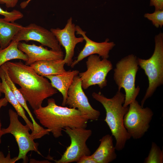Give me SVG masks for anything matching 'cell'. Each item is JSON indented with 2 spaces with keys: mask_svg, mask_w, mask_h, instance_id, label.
<instances>
[{
  "mask_svg": "<svg viewBox=\"0 0 163 163\" xmlns=\"http://www.w3.org/2000/svg\"><path fill=\"white\" fill-rule=\"evenodd\" d=\"M2 66L12 81L34 110L42 106L44 100L58 93L46 77L38 74L30 66L21 62H7Z\"/></svg>",
  "mask_w": 163,
  "mask_h": 163,
  "instance_id": "obj_1",
  "label": "cell"
},
{
  "mask_svg": "<svg viewBox=\"0 0 163 163\" xmlns=\"http://www.w3.org/2000/svg\"><path fill=\"white\" fill-rule=\"evenodd\" d=\"M34 113L40 123L49 129L55 138L62 136V131L66 127L86 128L89 120L77 109L57 105L53 98L48 99L46 106H41Z\"/></svg>",
  "mask_w": 163,
  "mask_h": 163,
  "instance_id": "obj_2",
  "label": "cell"
},
{
  "mask_svg": "<svg viewBox=\"0 0 163 163\" xmlns=\"http://www.w3.org/2000/svg\"><path fill=\"white\" fill-rule=\"evenodd\" d=\"M92 96L101 103L105 109L106 115L104 121L115 139L116 150H122L127 141L131 138L123 125V118L129 108V106L124 107L123 106L125 94L118 91L111 98H108L100 93L95 92L92 93Z\"/></svg>",
  "mask_w": 163,
  "mask_h": 163,
  "instance_id": "obj_3",
  "label": "cell"
},
{
  "mask_svg": "<svg viewBox=\"0 0 163 163\" xmlns=\"http://www.w3.org/2000/svg\"><path fill=\"white\" fill-rule=\"evenodd\" d=\"M139 69L137 58L131 54L122 58L116 64L113 79L118 91L123 88L125 99L123 106L127 107L136 100L140 91L139 86H135L136 78Z\"/></svg>",
  "mask_w": 163,
  "mask_h": 163,
  "instance_id": "obj_4",
  "label": "cell"
},
{
  "mask_svg": "<svg viewBox=\"0 0 163 163\" xmlns=\"http://www.w3.org/2000/svg\"><path fill=\"white\" fill-rule=\"evenodd\" d=\"M155 41L154 51L150 58L143 59L137 58L138 65L144 71L149 80L148 87L141 101L142 107L157 88L163 84V33L160 32L156 35Z\"/></svg>",
  "mask_w": 163,
  "mask_h": 163,
  "instance_id": "obj_5",
  "label": "cell"
},
{
  "mask_svg": "<svg viewBox=\"0 0 163 163\" xmlns=\"http://www.w3.org/2000/svg\"><path fill=\"white\" fill-rule=\"evenodd\" d=\"M10 124L6 128L2 129V135L7 133L12 134L14 137L19 148L18 155L16 161L22 159L24 162L27 160V153L34 151L41 155L38 149V143L35 142L32 136L29 131L30 127L26 124L24 125L19 120L17 113L12 109L8 110Z\"/></svg>",
  "mask_w": 163,
  "mask_h": 163,
  "instance_id": "obj_6",
  "label": "cell"
},
{
  "mask_svg": "<svg viewBox=\"0 0 163 163\" xmlns=\"http://www.w3.org/2000/svg\"><path fill=\"white\" fill-rule=\"evenodd\" d=\"M154 114L149 107L144 108L136 100L129 105L128 110L124 116L123 125L127 132L134 139L142 138L150 127Z\"/></svg>",
  "mask_w": 163,
  "mask_h": 163,
  "instance_id": "obj_7",
  "label": "cell"
},
{
  "mask_svg": "<svg viewBox=\"0 0 163 163\" xmlns=\"http://www.w3.org/2000/svg\"><path fill=\"white\" fill-rule=\"evenodd\" d=\"M100 57L96 54L89 56L86 62L87 70L79 73L83 89H86L91 86L97 85L101 89L107 86L106 77L113 69V65L107 59L101 60Z\"/></svg>",
  "mask_w": 163,
  "mask_h": 163,
  "instance_id": "obj_8",
  "label": "cell"
},
{
  "mask_svg": "<svg viewBox=\"0 0 163 163\" xmlns=\"http://www.w3.org/2000/svg\"><path fill=\"white\" fill-rule=\"evenodd\" d=\"M63 130L69 136L71 143L61 158L55 161L56 163L77 162L82 156L91 155V152L86 144V142L92 135L91 129L66 127Z\"/></svg>",
  "mask_w": 163,
  "mask_h": 163,
  "instance_id": "obj_9",
  "label": "cell"
},
{
  "mask_svg": "<svg viewBox=\"0 0 163 163\" xmlns=\"http://www.w3.org/2000/svg\"><path fill=\"white\" fill-rule=\"evenodd\" d=\"M77 109L85 115L89 120L96 121L100 116V112L93 108L84 93L81 80L78 75L74 78L67 93L66 105Z\"/></svg>",
  "mask_w": 163,
  "mask_h": 163,
  "instance_id": "obj_10",
  "label": "cell"
},
{
  "mask_svg": "<svg viewBox=\"0 0 163 163\" xmlns=\"http://www.w3.org/2000/svg\"><path fill=\"white\" fill-rule=\"evenodd\" d=\"M13 40L18 42L22 40L36 41L42 45L51 48L53 50L62 51L61 46L50 30L34 23L23 27L15 36Z\"/></svg>",
  "mask_w": 163,
  "mask_h": 163,
  "instance_id": "obj_11",
  "label": "cell"
},
{
  "mask_svg": "<svg viewBox=\"0 0 163 163\" xmlns=\"http://www.w3.org/2000/svg\"><path fill=\"white\" fill-rule=\"evenodd\" d=\"M50 30L56 37L59 45L64 47L66 54L63 60L66 64L70 66L73 62L75 47L78 43L83 42V37L75 36V26L72 22V17L68 20L63 28H52Z\"/></svg>",
  "mask_w": 163,
  "mask_h": 163,
  "instance_id": "obj_12",
  "label": "cell"
},
{
  "mask_svg": "<svg viewBox=\"0 0 163 163\" xmlns=\"http://www.w3.org/2000/svg\"><path fill=\"white\" fill-rule=\"evenodd\" d=\"M75 28L76 34L82 36L85 44L76 59L72 62L70 66L71 68H73L83 59L91 55L97 54L102 59H108L110 51L115 46L113 42H110L108 39L102 42H95L88 38L86 35V32L83 31L79 26H76Z\"/></svg>",
  "mask_w": 163,
  "mask_h": 163,
  "instance_id": "obj_13",
  "label": "cell"
},
{
  "mask_svg": "<svg viewBox=\"0 0 163 163\" xmlns=\"http://www.w3.org/2000/svg\"><path fill=\"white\" fill-rule=\"evenodd\" d=\"M18 47L27 55L28 59L25 64L28 66L41 60H62L64 56L62 51L50 50L42 46H37L34 44L19 42Z\"/></svg>",
  "mask_w": 163,
  "mask_h": 163,
  "instance_id": "obj_14",
  "label": "cell"
},
{
  "mask_svg": "<svg viewBox=\"0 0 163 163\" xmlns=\"http://www.w3.org/2000/svg\"><path fill=\"white\" fill-rule=\"evenodd\" d=\"M100 144L94 152L91 155L97 163H109L117 158L112 136L106 134L100 139Z\"/></svg>",
  "mask_w": 163,
  "mask_h": 163,
  "instance_id": "obj_15",
  "label": "cell"
},
{
  "mask_svg": "<svg viewBox=\"0 0 163 163\" xmlns=\"http://www.w3.org/2000/svg\"><path fill=\"white\" fill-rule=\"evenodd\" d=\"M79 73L77 70H69L59 74L45 77L50 80L53 86L62 94L63 97L62 104L63 106L66 105L69 88L74 77Z\"/></svg>",
  "mask_w": 163,
  "mask_h": 163,
  "instance_id": "obj_16",
  "label": "cell"
},
{
  "mask_svg": "<svg viewBox=\"0 0 163 163\" xmlns=\"http://www.w3.org/2000/svg\"><path fill=\"white\" fill-rule=\"evenodd\" d=\"M63 59L59 60H44L35 62L30 65L39 75L46 77L62 73L66 71Z\"/></svg>",
  "mask_w": 163,
  "mask_h": 163,
  "instance_id": "obj_17",
  "label": "cell"
},
{
  "mask_svg": "<svg viewBox=\"0 0 163 163\" xmlns=\"http://www.w3.org/2000/svg\"><path fill=\"white\" fill-rule=\"evenodd\" d=\"M0 75L3 89V93L5 95V97L8 102H9L13 106L18 116L22 118L26 124L30 127L31 132H32L34 130L33 124L27 117L24 108L18 101L7 84L5 78L3 70L1 67H0Z\"/></svg>",
  "mask_w": 163,
  "mask_h": 163,
  "instance_id": "obj_18",
  "label": "cell"
},
{
  "mask_svg": "<svg viewBox=\"0 0 163 163\" xmlns=\"http://www.w3.org/2000/svg\"><path fill=\"white\" fill-rule=\"evenodd\" d=\"M23 27L18 23L0 18V48L7 47Z\"/></svg>",
  "mask_w": 163,
  "mask_h": 163,
  "instance_id": "obj_19",
  "label": "cell"
},
{
  "mask_svg": "<svg viewBox=\"0 0 163 163\" xmlns=\"http://www.w3.org/2000/svg\"><path fill=\"white\" fill-rule=\"evenodd\" d=\"M19 42L12 40L6 47L0 48V67L5 62L14 59H19L26 62L27 60V55L19 49Z\"/></svg>",
  "mask_w": 163,
  "mask_h": 163,
  "instance_id": "obj_20",
  "label": "cell"
},
{
  "mask_svg": "<svg viewBox=\"0 0 163 163\" xmlns=\"http://www.w3.org/2000/svg\"><path fill=\"white\" fill-rule=\"evenodd\" d=\"M145 163H163V152L155 142H152L148 156L145 159Z\"/></svg>",
  "mask_w": 163,
  "mask_h": 163,
  "instance_id": "obj_21",
  "label": "cell"
},
{
  "mask_svg": "<svg viewBox=\"0 0 163 163\" xmlns=\"http://www.w3.org/2000/svg\"><path fill=\"white\" fill-rule=\"evenodd\" d=\"M1 67L3 70L6 82L13 92L16 98L24 108H26L28 107L27 104L26 100L19 91V89L16 87L15 84L9 78L5 69L2 66H1Z\"/></svg>",
  "mask_w": 163,
  "mask_h": 163,
  "instance_id": "obj_22",
  "label": "cell"
},
{
  "mask_svg": "<svg viewBox=\"0 0 163 163\" xmlns=\"http://www.w3.org/2000/svg\"><path fill=\"white\" fill-rule=\"evenodd\" d=\"M144 17L151 21L153 24L156 28H161L163 25V10H155L151 13L145 14Z\"/></svg>",
  "mask_w": 163,
  "mask_h": 163,
  "instance_id": "obj_23",
  "label": "cell"
},
{
  "mask_svg": "<svg viewBox=\"0 0 163 163\" xmlns=\"http://www.w3.org/2000/svg\"><path fill=\"white\" fill-rule=\"evenodd\" d=\"M0 14L4 16V19L5 20L10 22H14L24 16L23 14L19 11L14 10L8 12L4 10L0 7Z\"/></svg>",
  "mask_w": 163,
  "mask_h": 163,
  "instance_id": "obj_24",
  "label": "cell"
},
{
  "mask_svg": "<svg viewBox=\"0 0 163 163\" xmlns=\"http://www.w3.org/2000/svg\"><path fill=\"white\" fill-rule=\"evenodd\" d=\"M150 5L154 6L155 10H163V0H150Z\"/></svg>",
  "mask_w": 163,
  "mask_h": 163,
  "instance_id": "obj_25",
  "label": "cell"
},
{
  "mask_svg": "<svg viewBox=\"0 0 163 163\" xmlns=\"http://www.w3.org/2000/svg\"><path fill=\"white\" fill-rule=\"evenodd\" d=\"M17 157L11 159L9 153L6 157H5L2 152H0V163H11L16 162V159Z\"/></svg>",
  "mask_w": 163,
  "mask_h": 163,
  "instance_id": "obj_26",
  "label": "cell"
},
{
  "mask_svg": "<svg viewBox=\"0 0 163 163\" xmlns=\"http://www.w3.org/2000/svg\"><path fill=\"white\" fill-rule=\"evenodd\" d=\"M84 155L81 158L77 163H97L91 155Z\"/></svg>",
  "mask_w": 163,
  "mask_h": 163,
  "instance_id": "obj_27",
  "label": "cell"
},
{
  "mask_svg": "<svg viewBox=\"0 0 163 163\" xmlns=\"http://www.w3.org/2000/svg\"><path fill=\"white\" fill-rule=\"evenodd\" d=\"M18 0H0V4H5L7 8L14 7Z\"/></svg>",
  "mask_w": 163,
  "mask_h": 163,
  "instance_id": "obj_28",
  "label": "cell"
},
{
  "mask_svg": "<svg viewBox=\"0 0 163 163\" xmlns=\"http://www.w3.org/2000/svg\"><path fill=\"white\" fill-rule=\"evenodd\" d=\"M8 102L6 99L4 97L0 99V110L2 107H5L7 106ZM2 124L0 119V144L1 142V138L2 136Z\"/></svg>",
  "mask_w": 163,
  "mask_h": 163,
  "instance_id": "obj_29",
  "label": "cell"
},
{
  "mask_svg": "<svg viewBox=\"0 0 163 163\" xmlns=\"http://www.w3.org/2000/svg\"><path fill=\"white\" fill-rule=\"evenodd\" d=\"M31 0H27L22 2L20 4V7L22 9L25 8L28 5L29 3Z\"/></svg>",
  "mask_w": 163,
  "mask_h": 163,
  "instance_id": "obj_30",
  "label": "cell"
},
{
  "mask_svg": "<svg viewBox=\"0 0 163 163\" xmlns=\"http://www.w3.org/2000/svg\"><path fill=\"white\" fill-rule=\"evenodd\" d=\"M0 78L1 77L0 75ZM2 93H3V89L2 86V82H1L0 80V97L2 96Z\"/></svg>",
  "mask_w": 163,
  "mask_h": 163,
  "instance_id": "obj_31",
  "label": "cell"
}]
</instances>
